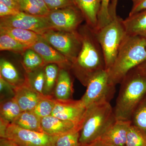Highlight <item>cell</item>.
Masks as SVG:
<instances>
[{
  "label": "cell",
  "instance_id": "6da1fadb",
  "mask_svg": "<svg viewBox=\"0 0 146 146\" xmlns=\"http://www.w3.org/2000/svg\"><path fill=\"white\" fill-rule=\"evenodd\" d=\"M78 31L81 37L82 47L70 70L80 82L86 86L94 75L106 70L105 61L96 31L86 24L80 26Z\"/></svg>",
  "mask_w": 146,
  "mask_h": 146
},
{
  "label": "cell",
  "instance_id": "7a4b0ae2",
  "mask_svg": "<svg viewBox=\"0 0 146 146\" xmlns=\"http://www.w3.org/2000/svg\"><path fill=\"white\" fill-rule=\"evenodd\" d=\"M114 109L117 120L130 121L134 110L146 95V71L138 67L127 74L120 83Z\"/></svg>",
  "mask_w": 146,
  "mask_h": 146
},
{
  "label": "cell",
  "instance_id": "3957f363",
  "mask_svg": "<svg viewBox=\"0 0 146 146\" xmlns=\"http://www.w3.org/2000/svg\"><path fill=\"white\" fill-rule=\"evenodd\" d=\"M146 61V39L139 36L127 35L115 62L107 70L109 82L116 86L120 84L133 68Z\"/></svg>",
  "mask_w": 146,
  "mask_h": 146
},
{
  "label": "cell",
  "instance_id": "277c9868",
  "mask_svg": "<svg viewBox=\"0 0 146 146\" xmlns=\"http://www.w3.org/2000/svg\"><path fill=\"white\" fill-rule=\"evenodd\" d=\"M116 120L110 102L96 104L87 108L80 131L81 146H88L100 139Z\"/></svg>",
  "mask_w": 146,
  "mask_h": 146
},
{
  "label": "cell",
  "instance_id": "5b68a950",
  "mask_svg": "<svg viewBox=\"0 0 146 146\" xmlns=\"http://www.w3.org/2000/svg\"><path fill=\"white\" fill-rule=\"evenodd\" d=\"M96 33L104 55L106 70H108L115 62L121 44L127 35L123 20L117 16Z\"/></svg>",
  "mask_w": 146,
  "mask_h": 146
},
{
  "label": "cell",
  "instance_id": "8992f818",
  "mask_svg": "<svg viewBox=\"0 0 146 146\" xmlns=\"http://www.w3.org/2000/svg\"><path fill=\"white\" fill-rule=\"evenodd\" d=\"M115 86L110 82L106 70L100 71L89 80L80 100L86 108L96 104L110 102L115 95Z\"/></svg>",
  "mask_w": 146,
  "mask_h": 146
},
{
  "label": "cell",
  "instance_id": "52a82bcc",
  "mask_svg": "<svg viewBox=\"0 0 146 146\" xmlns=\"http://www.w3.org/2000/svg\"><path fill=\"white\" fill-rule=\"evenodd\" d=\"M41 36L51 46L72 63L80 52L81 37L78 31L68 32L51 29Z\"/></svg>",
  "mask_w": 146,
  "mask_h": 146
},
{
  "label": "cell",
  "instance_id": "ba28073f",
  "mask_svg": "<svg viewBox=\"0 0 146 146\" xmlns=\"http://www.w3.org/2000/svg\"><path fill=\"white\" fill-rule=\"evenodd\" d=\"M58 137L25 129L12 123H8L0 134L1 138H7L21 146H55Z\"/></svg>",
  "mask_w": 146,
  "mask_h": 146
},
{
  "label": "cell",
  "instance_id": "9c48e42d",
  "mask_svg": "<svg viewBox=\"0 0 146 146\" xmlns=\"http://www.w3.org/2000/svg\"><path fill=\"white\" fill-rule=\"evenodd\" d=\"M17 28L34 32L42 35L53 29L46 16H36L21 12L13 16L1 18L0 27Z\"/></svg>",
  "mask_w": 146,
  "mask_h": 146
},
{
  "label": "cell",
  "instance_id": "30bf717a",
  "mask_svg": "<svg viewBox=\"0 0 146 146\" xmlns=\"http://www.w3.org/2000/svg\"><path fill=\"white\" fill-rule=\"evenodd\" d=\"M47 18L53 29L61 31H77L84 18L76 5L51 11Z\"/></svg>",
  "mask_w": 146,
  "mask_h": 146
},
{
  "label": "cell",
  "instance_id": "8fae6325",
  "mask_svg": "<svg viewBox=\"0 0 146 146\" xmlns=\"http://www.w3.org/2000/svg\"><path fill=\"white\" fill-rule=\"evenodd\" d=\"M80 100L56 99L51 115L82 126V123L86 110Z\"/></svg>",
  "mask_w": 146,
  "mask_h": 146
},
{
  "label": "cell",
  "instance_id": "7c38bea8",
  "mask_svg": "<svg viewBox=\"0 0 146 146\" xmlns=\"http://www.w3.org/2000/svg\"><path fill=\"white\" fill-rule=\"evenodd\" d=\"M30 48L41 56L45 65L55 64L60 68L70 70L72 63L63 55L49 44L42 36Z\"/></svg>",
  "mask_w": 146,
  "mask_h": 146
},
{
  "label": "cell",
  "instance_id": "4fadbf2b",
  "mask_svg": "<svg viewBox=\"0 0 146 146\" xmlns=\"http://www.w3.org/2000/svg\"><path fill=\"white\" fill-rule=\"evenodd\" d=\"M14 97L22 111H33L45 95L35 91L25 80L14 88Z\"/></svg>",
  "mask_w": 146,
  "mask_h": 146
},
{
  "label": "cell",
  "instance_id": "5bb4252c",
  "mask_svg": "<svg viewBox=\"0 0 146 146\" xmlns=\"http://www.w3.org/2000/svg\"><path fill=\"white\" fill-rule=\"evenodd\" d=\"M130 121L117 120L110 126L99 139L117 146H125Z\"/></svg>",
  "mask_w": 146,
  "mask_h": 146
},
{
  "label": "cell",
  "instance_id": "9a60e30c",
  "mask_svg": "<svg viewBox=\"0 0 146 146\" xmlns=\"http://www.w3.org/2000/svg\"><path fill=\"white\" fill-rule=\"evenodd\" d=\"M41 124L44 132L53 136H61L76 128H81V126L52 115L42 118Z\"/></svg>",
  "mask_w": 146,
  "mask_h": 146
},
{
  "label": "cell",
  "instance_id": "2e32d148",
  "mask_svg": "<svg viewBox=\"0 0 146 146\" xmlns=\"http://www.w3.org/2000/svg\"><path fill=\"white\" fill-rule=\"evenodd\" d=\"M74 1L82 13L86 25L96 31L100 0H74Z\"/></svg>",
  "mask_w": 146,
  "mask_h": 146
},
{
  "label": "cell",
  "instance_id": "e0dca14e",
  "mask_svg": "<svg viewBox=\"0 0 146 146\" xmlns=\"http://www.w3.org/2000/svg\"><path fill=\"white\" fill-rule=\"evenodd\" d=\"M73 92L72 78L68 69L60 68L54 91L56 99H72Z\"/></svg>",
  "mask_w": 146,
  "mask_h": 146
},
{
  "label": "cell",
  "instance_id": "ac0fdd59",
  "mask_svg": "<svg viewBox=\"0 0 146 146\" xmlns=\"http://www.w3.org/2000/svg\"><path fill=\"white\" fill-rule=\"evenodd\" d=\"M127 35L139 36L146 39V9L123 20Z\"/></svg>",
  "mask_w": 146,
  "mask_h": 146
},
{
  "label": "cell",
  "instance_id": "d6986e66",
  "mask_svg": "<svg viewBox=\"0 0 146 146\" xmlns=\"http://www.w3.org/2000/svg\"><path fill=\"white\" fill-rule=\"evenodd\" d=\"M0 33L9 35L29 48L39 40L41 36L34 32L17 28L0 27Z\"/></svg>",
  "mask_w": 146,
  "mask_h": 146
},
{
  "label": "cell",
  "instance_id": "ffe728a7",
  "mask_svg": "<svg viewBox=\"0 0 146 146\" xmlns=\"http://www.w3.org/2000/svg\"><path fill=\"white\" fill-rule=\"evenodd\" d=\"M41 120L42 119L33 111H24L11 123L27 130L44 132Z\"/></svg>",
  "mask_w": 146,
  "mask_h": 146
},
{
  "label": "cell",
  "instance_id": "44dd1931",
  "mask_svg": "<svg viewBox=\"0 0 146 146\" xmlns=\"http://www.w3.org/2000/svg\"><path fill=\"white\" fill-rule=\"evenodd\" d=\"M23 112L14 97L5 99L0 105L1 120L7 123H11Z\"/></svg>",
  "mask_w": 146,
  "mask_h": 146
},
{
  "label": "cell",
  "instance_id": "7402d4cb",
  "mask_svg": "<svg viewBox=\"0 0 146 146\" xmlns=\"http://www.w3.org/2000/svg\"><path fill=\"white\" fill-rule=\"evenodd\" d=\"M21 12L36 16H47L50 11L44 0H15Z\"/></svg>",
  "mask_w": 146,
  "mask_h": 146
},
{
  "label": "cell",
  "instance_id": "603a6c76",
  "mask_svg": "<svg viewBox=\"0 0 146 146\" xmlns=\"http://www.w3.org/2000/svg\"><path fill=\"white\" fill-rule=\"evenodd\" d=\"M0 76L14 88L23 83L25 80L21 78L14 65L3 58L0 60Z\"/></svg>",
  "mask_w": 146,
  "mask_h": 146
},
{
  "label": "cell",
  "instance_id": "cb8c5ba5",
  "mask_svg": "<svg viewBox=\"0 0 146 146\" xmlns=\"http://www.w3.org/2000/svg\"><path fill=\"white\" fill-rule=\"evenodd\" d=\"M44 70L45 84L43 94L47 96H53L60 67L56 64H49L45 65Z\"/></svg>",
  "mask_w": 146,
  "mask_h": 146
},
{
  "label": "cell",
  "instance_id": "d4e9b609",
  "mask_svg": "<svg viewBox=\"0 0 146 146\" xmlns=\"http://www.w3.org/2000/svg\"><path fill=\"white\" fill-rule=\"evenodd\" d=\"M23 54L22 64L26 73L31 72L46 65L41 56L31 49H28Z\"/></svg>",
  "mask_w": 146,
  "mask_h": 146
},
{
  "label": "cell",
  "instance_id": "484cf974",
  "mask_svg": "<svg viewBox=\"0 0 146 146\" xmlns=\"http://www.w3.org/2000/svg\"><path fill=\"white\" fill-rule=\"evenodd\" d=\"M131 122L146 138V95L134 110Z\"/></svg>",
  "mask_w": 146,
  "mask_h": 146
},
{
  "label": "cell",
  "instance_id": "4316f807",
  "mask_svg": "<svg viewBox=\"0 0 146 146\" xmlns=\"http://www.w3.org/2000/svg\"><path fill=\"white\" fill-rule=\"evenodd\" d=\"M45 66L31 72L26 73L25 78V80L32 88L42 95L45 84Z\"/></svg>",
  "mask_w": 146,
  "mask_h": 146
},
{
  "label": "cell",
  "instance_id": "83f0119b",
  "mask_svg": "<svg viewBox=\"0 0 146 146\" xmlns=\"http://www.w3.org/2000/svg\"><path fill=\"white\" fill-rule=\"evenodd\" d=\"M29 48L9 35L0 33L1 51H9L23 54Z\"/></svg>",
  "mask_w": 146,
  "mask_h": 146
},
{
  "label": "cell",
  "instance_id": "f1b7e54d",
  "mask_svg": "<svg viewBox=\"0 0 146 146\" xmlns=\"http://www.w3.org/2000/svg\"><path fill=\"white\" fill-rule=\"evenodd\" d=\"M53 96H47L40 100L33 111L41 119L51 115L55 104Z\"/></svg>",
  "mask_w": 146,
  "mask_h": 146
},
{
  "label": "cell",
  "instance_id": "f546056e",
  "mask_svg": "<svg viewBox=\"0 0 146 146\" xmlns=\"http://www.w3.org/2000/svg\"><path fill=\"white\" fill-rule=\"evenodd\" d=\"M80 129L78 128L58 136L56 141L55 146H81L79 141Z\"/></svg>",
  "mask_w": 146,
  "mask_h": 146
},
{
  "label": "cell",
  "instance_id": "4dcf8cb0",
  "mask_svg": "<svg viewBox=\"0 0 146 146\" xmlns=\"http://www.w3.org/2000/svg\"><path fill=\"white\" fill-rule=\"evenodd\" d=\"M112 0H101L100 7L98 16V25L96 31L109 23L112 19L109 13Z\"/></svg>",
  "mask_w": 146,
  "mask_h": 146
},
{
  "label": "cell",
  "instance_id": "1f68e13d",
  "mask_svg": "<svg viewBox=\"0 0 146 146\" xmlns=\"http://www.w3.org/2000/svg\"><path fill=\"white\" fill-rule=\"evenodd\" d=\"M125 146H146V138L131 124L128 131Z\"/></svg>",
  "mask_w": 146,
  "mask_h": 146
},
{
  "label": "cell",
  "instance_id": "d6a6232c",
  "mask_svg": "<svg viewBox=\"0 0 146 146\" xmlns=\"http://www.w3.org/2000/svg\"><path fill=\"white\" fill-rule=\"evenodd\" d=\"M50 11L76 5L74 0H44Z\"/></svg>",
  "mask_w": 146,
  "mask_h": 146
},
{
  "label": "cell",
  "instance_id": "836d02e7",
  "mask_svg": "<svg viewBox=\"0 0 146 146\" xmlns=\"http://www.w3.org/2000/svg\"><path fill=\"white\" fill-rule=\"evenodd\" d=\"M0 92L1 96L5 94L14 97V88L0 76Z\"/></svg>",
  "mask_w": 146,
  "mask_h": 146
},
{
  "label": "cell",
  "instance_id": "e575fe53",
  "mask_svg": "<svg viewBox=\"0 0 146 146\" xmlns=\"http://www.w3.org/2000/svg\"><path fill=\"white\" fill-rule=\"evenodd\" d=\"M21 11L17 9L10 8L8 6L0 2V17H7L15 15L20 13Z\"/></svg>",
  "mask_w": 146,
  "mask_h": 146
},
{
  "label": "cell",
  "instance_id": "d590c367",
  "mask_svg": "<svg viewBox=\"0 0 146 146\" xmlns=\"http://www.w3.org/2000/svg\"><path fill=\"white\" fill-rule=\"evenodd\" d=\"M146 9V0H138L133 3L129 16H131Z\"/></svg>",
  "mask_w": 146,
  "mask_h": 146
},
{
  "label": "cell",
  "instance_id": "8d00e7d4",
  "mask_svg": "<svg viewBox=\"0 0 146 146\" xmlns=\"http://www.w3.org/2000/svg\"><path fill=\"white\" fill-rule=\"evenodd\" d=\"M0 2L3 3L10 8L20 11L18 4L15 0H0Z\"/></svg>",
  "mask_w": 146,
  "mask_h": 146
},
{
  "label": "cell",
  "instance_id": "74e56055",
  "mask_svg": "<svg viewBox=\"0 0 146 146\" xmlns=\"http://www.w3.org/2000/svg\"><path fill=\"white\" fill-rule=\"evenodd\" d=\"M0 146H21L15 142L6 138H1Z\"/></svg>",
  "mask_w": 146,
  "mask_h": 146
},
{
  "label": "cell",
  "instance_id": "f35d334b",
  "mask_svg": "<svg viewBox=\"0 0 146 146\" xmlns=\"http://www.w3.org/2000/svg\"><path fill=\"white\" fill-rule=\"evenodd\" d=\"M118 0H112L109 7V12L111 15L116 14V8Z\"/></svg>",
  "mask_w": 146,
  "mask_h": 146
},
{
  "label": "cell",
  "instance_id": "ab89813d",
  "mask_svg": "<svg viewBox=\"0 0 146 146\" xmlns=\"http://www.w3.org/2000/svg\"><path fill=\"white\" fill-rule=\"evenodd\" d=\"M88 146H117L106 143L100 139L97 140Z\"/></svg>",
  "mask_w": 146,
  "mask_h": 146
},
{
  "label": "cell",
  "instance_id": "60d3db41",
  "mask_svg": "<svg viewBox=\"0 0 146 146\" xmlns=\"http://www.w3.org/2000/svg\"><path fill=\"white\" fill-rule=\"evenodd\" d=\"M138 67L143 70L146 71V61L141 64V65H138Z\"/></svg>",
  "mask_w": 146,
  "mask_h": 146
},
{
  "label": "cell",
  "instance_id": "b9f144b4",
  "mask_svg": "<svg viewBox=\"0 0 146 146\" xmlns=\"http://www.w3.org/2000/svg\"><path fill=\"white\" fill-rule=\"evenodd\" d=\"M131 1H132L133 3H135V2H136V1H138V0H131Z\"/></svg>",
  "mask_w": 146,
  "mask_h": 146
},
{
  "label": "cell",
  "instance_id": "7bdbcfd3",
  "mask_svg": "<svg viewBox=\"0 0 146 146\" xmlns=\"http://www.w3.org/2000/svg\"><path fill=\"white\" fill-rule=\"evenodd\" d=\"M100 1H101V0H100Z\"/></svg>",
  "mask_w": 146,
  "mask_h": 146
}]
</instances>
